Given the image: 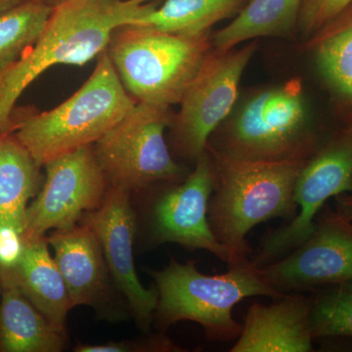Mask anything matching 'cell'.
I'll use <instances>...</instances> for the list:
<instances>
[{
  "instance_id": "obj_1",
  "label": "cell",
  "mask_w": 352,
  "mask_h": 352,
  "mask_svg": "<svg viewBox=\"0 0 352 352\" xmlns=\"http://www.w3.org/2000/svg\"><path fill=\"white\" fill-rule=\"evenodd\" d=\"M157 0H65L53 6L41 36L24 54L0 72V135L13 131L21 95L57 65L82 66L107 50L116 30L156 8Z\"/></svg>"
},
{
  "instance_id": "obj_2",
  "label": "cell",
  "mask_w": 352,
  "mask_h": 352,
  "mask_svg": "<svg viewBox=\"0 0 352 352\" xmlns=\"http://www.w3.org/2000/svg\"><path fill=\"white\" fill-rule=\"evenodd\" d=\"M207 149L215 173L208 221L238 263L248 264L254 254L247 241L252 229L268 220L296 217V183L307 160L245 161Z\"/></svg>"
},
{
  "instance_id": "obj_3",
  "label": "cell",
  "mask_w": 352,
  "mask_h": 352,
  "mask_svg": "<svg viewBox=\"0 0 352 352\" xmlns=\"http://www.w3.org/2000/svg\"><path fill=\"white\" fill-rule=\"evenodd\" d=\"M159 300L154 320L162 330L180 321H192L214 342L237 340L242 325L233 318L235 305L251 296L279 298L280 293L266 283L251 263L231 266L223 274L207 275L195 261L180 263L175 258L162 270L150 271Z\"/></svg>"
},
{
  "instance_id": "obj_4",
  "label": "cell",
  "mask_w": 352,
  "mask_h": 352,
  "mask_svg": "<svg viewBox=\"0 0 352 352\" xmlns=\"http://www.w3.org/2000/svg\"><path fill=\"white\" fill-rule=\"evenodd\" d=\"M122 85L107 50L91 76L56 108L15 124L14 138L38 166L85 146L94 145L136 103Z\"/></svg>"
},
{
  "instance_id": "obj_5",
  "label": "cell",
  "mask_w": 352,
  "mask_h": 352,
  "mask_svg": "<svg viewBox=\"0 0 352 352\" xmlns=\"http://www.w3.org/2000/svg\"><path fill=\"white\" fill-rule=\"evenodd\" d=\"M327 142L310 124L298 80L259 90L210 136L207 147L245 161L308 160Z\"/></svg>"
},
{
  "instance_id": "obj_6",
  "label": "cell",
  "mask_w": 352,
  "mask_h": 352,
  "mask_svg": "<svg viewBox=\"0 0 352 352\" xmlns=\"http://www.w3.org/2000/svg\"><path fill=\"white\" fill-rule=\"evenodd\" d=\"M212 47L210 32L187 36L126 25L113 32L106 50L136 101L170 107L180 103Z\"/></svg>"
},
{
  "instance_id": "obj_7",
  "label": "cell",
  "mask_w": 352,
  "mask_h": 352,
  "mask_svg": "<svg viewBox=\"0 0 352 352\" xmlns=\"http://www.w3.org/2000/svg\"><path fill=\"white\" fill-rule=\"evenodd\" d=\"M170 120L168 106L138 101L95 143V155L109 185L131 193L179 180L182 168L164 138Z\"/></svg>"
},
{
  "instance_id": "obj_8",
  "label": "cell",
  "mask_w": 352,
  "mask_h": 352,
  "mask_svg": "<svg viewBox=\"0 0 352 352\" xmlns=\"http://www.w3.org/2000/svg\"><path fill=\"white\" fill-rule=\"evenodd\" d=\"M352 193V126L333 134L307 160L295 187L298 212L289 224L270 231L252 254V267L274 263L314 232L315 219L332 197Z\"/></svg>"
},
{
  "instance_id": "obj_9",
  "label": "cell",
  "mask_w": 352,
  "mask_h": 352,
  "mask_svg": "<svg viewBox=\"0 0 352 352\" xmlns=\"http://www.w3.org/2000/svg\"><path fill=\"white\" fill-rule=\"evenodd\" d=\"M258 43L219 51L212 47L180 101L175 119L177 151L191 161L206 152L210 136L226 122L235 106L243 74Z\"/></svg>"
},
{
  "instance_id": "obj_10",
  "label": "cell",
  "mask_w": 352,
  "mask_h": 352,
  "mask_svg": "<svg viewBox=\"0 0 352 352\" xmlns=\"http://www.w3.org/2000/svg\"><path fill=\"white\" fill-rule=\"evenodd\" d=\"M46 179L25 212L24 238L45 237L47 231L63 230L100 207L109 182L95 155L85 146L44 164Z\"/></svg>"
},
{
  "instance_id": "obj_11",
  "label": "cell",
  "mask_w": 352,
  "mask_h": 352,
  "mask_svg": "<svg viewBox=\"0 0 352 352\" xmlns=\"http://www.w3.org/2000/svg\"><path fill=\"white\" fill-rule=\"evenodd\" d=\"M258 271L282 294L352 281L351 222L336 208L324 206L315 219L314 232L302 244Z\"/></svg>"
},
{
  "instance_id": "obj_12",
  "label": "cell",
  "mask_w": 352,
  "mask_h": 352,
  "mask_svg": "<svg viewBox=\"0 0 352 352\" xmlns=\"http://www.w3.org/2000/svg\"><path fill=\"white\" fill-rule=\"evenodd\" d=\"M214 163L208 149L184 180L164 189L150 210L153 244L175 243L190 250H204L231 266L241 265L232 252L215 237L208 221V203L214 190Z\"/></svg>"
},
{
  "instance_id": "obj_13",
  "label": "cell",
  "mask_w": 352,
  "mask_h": 352,
  "mask_svg": "<svg viewBox=\"0 0 352 352\" xmlns=\"http://www.w3.org/2000/svg\"><path fill=\"white\" fill-rule=\"evenodd\" d=\"M83 222L98 237L111 276L126 296L139 327L149 330L159 295L157 289L145 288L136 273L133 256L136 214L131 192L110 185L100 207L85 215Z\"/></svg>"
},
{
  "instance_id": "obj_14",
  "label": "cell",
  "mask_w": 352,
  "mask_h": 352,
  "mask_svg": "<svg viewBox=\"0 0 352 352\" xmlns=\"http://www.w3.org/2000/svg\"><path fill=\"white\" fill-rule=\"evenodd\" d=\"M271 305L252 303L231 352L314 351L311 298L285 294Z\"/></svg>"
},
{
  "instance_id": "obj_15",
  "label": "cell",
  "mask_w": 352,
  "mask_h": 352,
  "mask_svg": "<svg viewBox=\"0 0 352 352\" xmlns=\"http://www.w3.org/2000/svg\"><path fill=\"white\" fill-rule=\"evenodd\" d=\"M68 289L72 307H100L107 298L110 273L100 242L91 227L55 230L46 238Z\"/></svg>"
},
{
  "instance_id": "obj_16",
  "label": "cell",
  "mask_w": 352,
  "mask_h": 352,
  "mask_svg": "<svg viewBox=\"0 0 352 352\" xmlns=\"http://www.w3.org/2000/svg\"><path fill=\"white\" fill-rule=\"evenodd\" d=\"M0 351L59 352L66 333L55 327L18 286L10 270L0 268Z\"/></svg>"
},
{
  "instance_id": "obj_17",
  "label": "cell",
  "mask_w": 352,
  "mask_h": 352,
  "mask_svg": "<svg viewBox=\"0 0 352 352\" xmlns=\"http://www.w3.org/2000/svg\"><path fill=\"white\" fill-rule=\"evenodd\" d=\"M10 270L29 300L55 327L66 333L67 316L73 307L46 238L27 241L22 258Z\"/></svg>"
},
{
  "instance_id": "obj_18",
  "label": "cell",
  "mask_w": 352,
  "mask_h": 352,
  "mask_svg": "<svg viewBox=\"0 0 352 352\" xmlns=\"http://www.w3.org/2000/svg\"><path fill=\"white\" fill-rule=\"evenodd\" d=\"M319 73L352 126V3L308 38Z\"/></svg>"
},
{
  "instance_id": "obj_19",
  "label": "cell",
  "mask_w": 352,
  "mask_h": 352,
  "mask_svg": "<svg viewBox=\"0 0 352 352\" xmlns=\"http://www.w3.org/2000/svg\"><path fill=\"white\" fill-rule=\"evenodd\" d=\"M302 0H250L227 27L210 36L219 51L263 36H287L298 25Z\"/></svg>"
},
{
  "instance_id": "obj_20",
  "label": "cell",
  "mask_w": 352,
  "mask_h": 352,
  "mask_svg": "<svg viewBox=\"0 0 352 352\" xmlns=\"http://www.w3.org/2000/svg\"><path fill=\"white\" fill-rule=\"evenodd\" d=\"M38 168L15 138L0 135V222L23 233L28 203L38 188Z\"/></svg>"
},
{
  "instance_id": "obj_21",
  "label": "cell",
  "mask_w": 352,
  "mask_h": 352,
  "mask_svg": "<svg viewBox=\"0 0 352 352\" xmlns=\"http://www.w3.org/2000/svg\"><path fill=\"white\" fill-rule=\"evenodd\" d=\"M250 0H166L132 25L179 36L208 34L210 28L237 16Z\"/></svg>"
},
{
  "instance_id": "obj_22",
  "label": "cell",
  "mask_w": 352,
  "mask_h": 352,
  "mask_svg": "<svg viewBox=\"0 0 352 352\" xmlns=\"http://www.w3.org/2000/svg\"><path fill=\"white\" fill-rule=\"evenodd\" d=\"M52 10L50 0H25L0 15V72L36 43Z\"/></svg>"
},
{
  "instance_id": "obj_23",
  "label": "cell",
  "mask_w": 352,
  "mask_h": 352,
  "mask_svg": "<svg viewBox=\"0 0 352 352\" xmlns=\"http://www.w3.org/2000/svg\"><path fill=\"white\" fill-rule=\"evenodd\" d=\"M312 292L310 298L314 340L352 338V281Z\"/></svg>"
},
{
  "instance_id": "obj_24",
  "label": "cell",
  "mask_w": 352,
  "mask_h": 352,
  "mask_svg": "<svg viewBox=\"0 0 352 352\" xmlns=\"http://www.w3.org/2000/svg\"><path fill=\"white\" fill-rule=\"evenodd\" d=\"M351 3L352 0H302L296 27L302 36L311 38Z\"/></svg>"
},
{
  "instance_id": "obj_25",
  "label": "cell",
  "mask_w": 352,
  "mask_h": 352,
  "mask_svg": "<svg viewBox=\"0 0 352 352\" xmlns=\"http://www.w3.org/2000/svg\"><path fill=\"white\" fill-rule=\"evenodd\" d=\"M180 347L164 335L153 336L139 340L109 342L101 344H78L76 352H166L180 351Z\"/></svg>"
},
{
  "instance_id": "obj_26",
  "label": "cell",
  "mask_w": 352,
  "mask_h": 352,
  "mask_svg": "<svg viewBox=\"0 0 352 352\" xmlns=\"http://www.w3.org/2000/svg\"><path fill=\"white\" fill-rule=\"evenodd\" d=\"M25 248L24 233L13 224L0 222V268L13 270Z\"/></svg>"
},
{
  "instance_id": "obj_27",
  "label": "cell",
  "mask_w": 352,
  "mask_h": 352,
  "mask_svg": "<svg viewBox=\"0 0 352 352\" xmlns=\"http://www.w3.org/2000/svg\"><path fill=\"white\" fill-rule=\"evenodd\" d=\"M336 210L352 223V193L336 197Z\"/></svg>"
},
{
  "instance_id": "obj_28",
  "label": "cell",
  "mask_w": 352,
  "mask_h": 352,
  "mask_svg": "<svg viewBox=\"0 0 352 352\" xmlns=\"http://www.w3.org/2000/svg\"><path fill=\"white\" fill-rule=\"evenodd\" d=\"M25 0H0V15L11 10L14 7L25 2Z\"/></svg>"
},
{
  "instance_id": "obj_29",
  "label": "cell",
  "mask_w": 352,
  "mask_h": 352,
  "mask_svg": "<svg viewBox=\"0 0 352 352\" xmlns=\"http://www.w3.org/2000/svg\"><path fill=\"white\" fill-rule=\"evenodd\" d=\"M50 1L52 3V6H54L58 3H61V2L65 1V0H50Z\"/></svg>"
},
{
  "instance_id": "obj_30",
  "label": "cell",
  "mask_w": 352,
  "mask_h": 352,
  "mask_svg": "<svg viewBox=\"0 0 352 352\" xmlns=\"http://www.w3.org/2000/svg\"><path fill=\"white\" fill-rule=\"evenodd\" d=\"M0 294H1V282H0Z\"/></svg>"
}]
</instances>
